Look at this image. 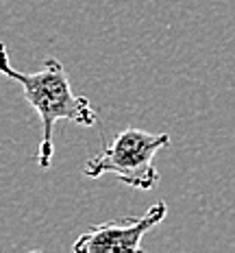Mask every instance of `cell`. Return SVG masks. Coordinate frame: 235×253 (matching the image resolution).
<instances>
[{
	"label": "cell",
	"instance_id": "obj_2",
	"mask_svg": "<svg viewBox=\"0 0 235 253\" xmlns=\"http://www.w3.org/2000/svg\"><path fill=\"white\" fill-rule=\"evenodd\" d=\"M170 146L168 133H150L144 129H124L111 144H104L98 155L83 166V175L98 179L107 172L116 175L120 183L137 190H150L159 183V172L153 166L155 155Z\"/></svg>",
	"mask_w": 235,
	"mask_h": 253
},
{
	"label": "cell",
	"instance_id": "obj_3",
	"mask_svg": "<svg viewBox=\"0 0 235 253\" xmlns=\"http://www.w3.org/2000/svg\"><path fill=\"white\" fill-rule=\"evenodd\" d=\"M168 205L157 201L142 216H131L122 220H107L94 225L81 234L72 245L76 253H118V251H142V238L166 218Z\"/></svg>",
	"mask_w": 235,
	"mask_h": 253
},
{
	"label": "cell",
	"instance_id": "obj_1",
	"mask_svg": "<svg viewBox=\"0 0 235 253\" xmlns=\"http://www.w3.org/2000/svg\"><path fill=\"white\" fill-rule=\"evenodd\" d=\"M0 75L20 83L24 98L37 112L41 120V142L37 162L39 168H50L52 164V133L59 120H70L81 126H94L98 123V114L85 96L72 92L67 75L55 57H48L39 72H20L11 68L7 46L0 42Z\"/></svg>",
	"mask_w": 235,
	"mask_h": 253
}]
</instances>
